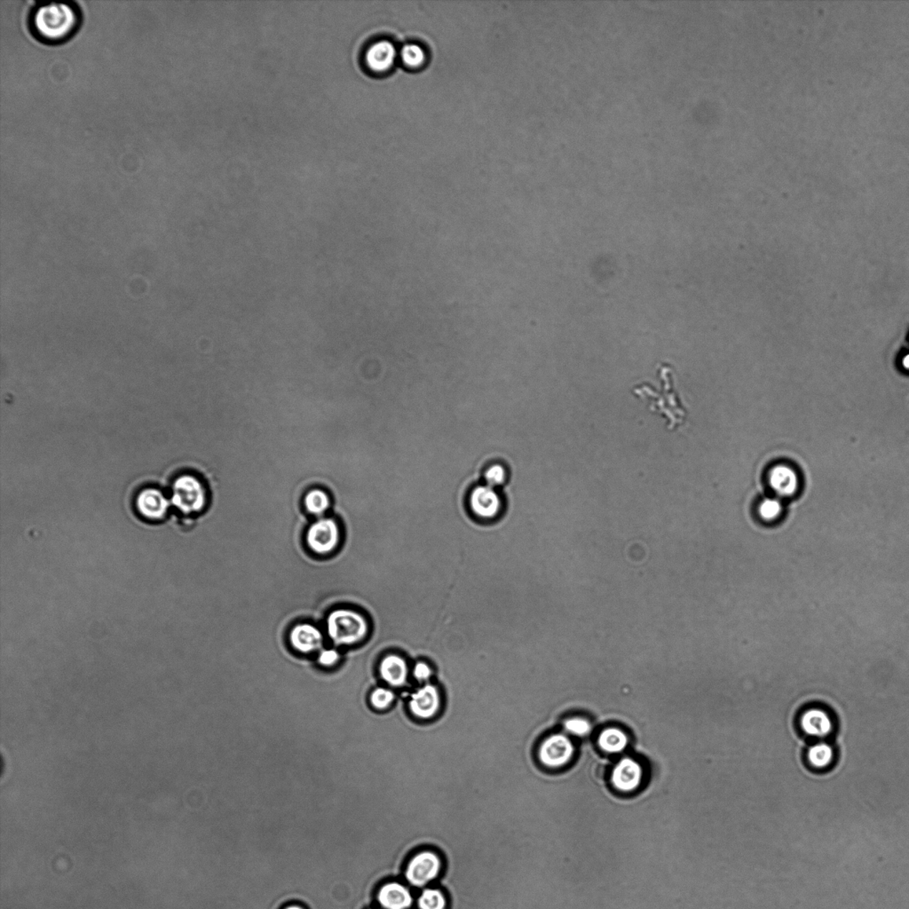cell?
Here are the masks:
<instances>
[{
    "mask_svg": "<svg viewBox=\"0 0 909 909\" xmlns=\"http://www.w3.org/2000/svg\"><path fill=\"white\" fill-rule=\"evenodd\" d=\"M81 16L73 2L39 3L29 16V28L39 41L57 45L78 31Z\"/></svg>",
    "mask_w": 909,
    "mask_h": 909,
    "instance_id": "6da1fadb",
    "label": "cell"
},
{
    "mask_svg": "<svg viewBox=\"0 0 909 909\" xmlns=\"http://www.w3.org/2000/svg\"><path fill=\"white\" fill-rule=\"evenodd\" d=\"M327 632L337 646H351L364 640L369 632L367 619L359 612L337 610L328 615Z\"/></svg>",
    "mask_w": 909,
    "mask_h": 909,
    "instance_id": "7a4b0ae2",
    "label": "cell"
},
{
    "mask_svg": "<svg viewBox=\"0 0 909 909\" xmlns=\"http://www.w3.org/2000/svg\"><path fill=\"white\" fill-rule=\"evenodd\" d=\"M171 492L172 505L184 515L199 513L207 507V487L197 476H179L172 483Z\"/></svg>",
    "mask_w": 909,
    "mask_h": 909,
    "instance_id": "3957f363",
    "label": "cell"
},
{
    "mask_svg": "<svg viewBox=\"0 0 909 909\" xmlns=\"http://www.w3.org/2000/svg\"><path fill=\"white\" fill-rule=\"evenodd\" d=\"M340 527L332 518H321L307 531V545L315 555H331L340 544Z\"/></svg>",
    "mask_w": 909,
    "mask_h": 909,
    "instance_id": "277c9868",
    "label": "cell"
},
{
    "mask_svg": "<svg viewBox=\"0 0 909 909\" xmlns=\"http://www.w3.org/2000/svg\"><path fill=\"white\" fill-rule=\"evenodd\" d=\"M442 866L441 857L438 854L432 851L420 852L407 864L405 879L409 885L421 888L439 877Z\"/></svg>",
    "mask_w": 909,
    "mask_h": 909,
    "instance_id": "5b68a950",
    "label": "cell"
},
{
    "mask_svg": "<svg viewBox=\"0 0 909 909\" xmlns=\"http://www.w3.org/2000/svg\"><path fill=\"white\" fill-rule=\"evenodd\" d=\"M575 747L567 736L556 734L549 736L541 743L538 758L542 765L552 769L560 768L572 760Z\"/></svg>",
    "mask_w": 909,
    "mask_h": 909,
    "instance_id": "8992f818",
    "label": "cell"
},
{
    "mask_svg": "<svg viewBox=\"0 0 909 909\" xmlns=\"http://www.w3.org/2000/svg\"><path fill=\"white\" fill-rule=\"evenodd\" d=\"M441 707V692L436 685L432 684L424 685L417 689L410 696L409 701L410 712L414 717L422 720H431L435 717Z\"/></svg>",
    "mask_w": 909,
    "mask_h": 909,
    "instance_id": "52a82bcc",
    "label": "cell"
},
{
    "mask_svg": "<svg viewBox=\"0 0 909 909\" xmlns=\"http://www.w3.org/2000/svg\"><path fill=\"white\" fill-rule=\"evenodd\" d=\"M169 507V500L164 497L162 491L156 487H146L135 500L137 512L141 518L149 522H159L166 518Z\"/></svg>",
    "mask_w": 909,
    "mask_h": 909,
    "instance_id": "ba28073f",
    "label": "cell"
},
{
    "mask_svg": "<svg viewBox=\"0 0 909 909\" xmlns=\"http://www.w3.org/2000/svg\"><path fill=\"white\" fill-rule=\"evenodd\" d=\"M643 768L633 758H625L615 765L611 780L613 786L622 793H632L640 786L643 780Z\"/></svg>",
    "mask_w": 909,
    "mask_h": 909,
    "instance_id": "9c48e42d",
    "label": "cell"
},
{
    "mask_svg": "<svg viewBox=\"0 0 909 909\" xmlns=\"http://www.w3.org/2000/svg\"><path fill=\"white\" fill-rule=\"evenodd\" d=\"M799 725L806 735L823 739L834 730V721L830 714L819 707L806 709L799 717Z\"/></svg>",
    "mask_w": 909,
    "mask_h": 909,
    "instance_id": "30bf717a",
    "label": "cell"
},
{
    "mask_svg": "<svg viewBox=\"0 0 909 909\" xmlns=\"http://www.w3.org/2000/svg\"><path fill=\"white\" fill-rule=\"evenodd\" d=\"M397 58V50L389 40H379L366 50L364 61L370 71L386 72L393 67Z\"/></svg>",
    "mask_w": 909,
    "mask_h": 909,
    "instance_id": "8fae6325",
    "label": "cell"
},
{
    "mask_svg": "<svg viewBox=\"0 0 909 909\" xmlns=\"http://www.w3.org/2000/svg\"><path fill=\"white\" fill-rule=\"evenodd\" d=\"M470 507L479 518L493 519L500 512V495L496 490L487 485L476 487L471 494Z\"/></svg>",
    "mask_w": 909,
    "mask_h": 909,
    "instance_id": "7c38bea8",
    "label": "cell"
},
{
    "mask_svg": "<svg viewBox=\"0 0 909 909\" xmlns=\"http://www.w3.org/2000/svg\"><path fill=\"white\" fill-rule=\"evenodd\" d=\"M324 636L320 630L310 624H302L294 627L289 633V642L295 650L302 654H310L322 647Z\"/></svg>",
    "mask_w": 909,
    "mask_h": 909,
    "instance_id": "4fadbf2b",
    "label": "cell"
},
{
    "mask_svg": "<svg viewBox=\"0 0 909 909\" xmlns=\"http://www.w3.org/2000/svg\"><path fill=\"white\" fill-rule=\"evenodd\" d=\"M377 900L384 909H408L412 907L413 897L404 885L392 882L381 887Z\"/></svg>",
    "mask_w": 909,
    "mask_h": 909,
    "instance_id": "5bb4252c",
    "label": "cell"
},
{
    "mask_svg": "<svg viewBox=\"0 0 909 909\" xmlns=\"http://www.w3.org/2000/svg\"><path fill=\"white\" fill-rule=\"evenodd\" d=\"M379 672L381 679L391 687H402L408 680V663L401 655H388L380 662Z\"/></svg>",
    "mask_w": 909,
    "mask_h": 909,
    "instance_id": "9a60e30c",
    "label": "cell"
},
{
    "mask_svg": "<svg viewBox=\"0 0 909 909\" xmlns=\"http://www.w3.org/2000/svg\"><path fill=\"white\" fill-rule=\"evenodd\" d=\"M798 476L793 468L779 465L773 467L769 474V485L782 497L793 496L798 490Z\"/></svg>",
    "mask_w": 909,
    "mask_h": 909,
    "instance_id": "2e32d148",
    "label": "cell"
},
{
    "mask_svg": "<svg viewBox=\"0 0 909 909\" xmlns=\"http://www.w3.org/2000/svg\"><path fill=\"white\" fill-rule=\"evenodd\" d=\"M601 750L610 754L621 753L628 746V736L624 731L617 727L605 729L597 739Z\"/></svg>",
    "mask_w": 909,
    "mask_h": 909,
    "instance_id": "e0dca14e",
    "label": "cell"
},
{
    "mask_svg": "<svg viewBox=\"0 0 909 909\" xmlns=\"http://www.w3.org/2000/svg\"><path fill=\"white\" fill-rule=\"evenodd\" d=\"M834 758L833 747L825 742L813 744L808 750V760L810 765L816 769L828 768L833 762Z\"/></svg>",
    "mask_w": 909,
    "mask_h": 909,
    "instance_id": "ac0fdd59",
    "label": "cell"
},
{
    "mask_svg": "<svg viewBox=\"0 0 909 909\" xmlns=\"http://www.w3.org/2000/svg\"><path fill=\"white\" fill-rule=\"evenodd\" d=\"M304 504H305L307 511L311 515L321 516L328 510L331 501H329L328 494L325 491L313 490L306 495Z\"/></svg>",
    "mask_w": 909,
    "mask_h": 909,
    "instance_id": "d6986e66",
    "label": "cell"
},
{
    "mask_svg": "<svg viewBox=\"0 0 909 909\" xmlns=\"http://www.w3.org/2000/svg\"><path fill=\"white\" fill-rule=\"evenodd\" d=\"M399 56L403 64L412 69L419 68L427 60L426 52L417 44H408L403 46Z\"/></svg>",
    "mask_w": 909,
    "mask_h": 909,
    "instance_id": "ffe728a7",
    "label": "cell"
},
{
    "mask_svg": "<svg viewBox=\"0 0 909 909\" xmlns=\"http://www.w3.org/2000/svg\"><path fill=\"white\" fill-rule=\"evenodd\" d=\"M446 904L444 895L438 889H424L417 900L419 909H444Z\"/></svg>",
    "mask_w": 909,
    "mask_h": 909,
    "instance_id": "44dd1931",
    "label": "cell"
},
{
    "mask_svg": "<svg viewBox=\"0 0 909 909\" xmlns=\"http://www.w3.org/2000/svg\"><path fill=\"white\" fill-rule=\"evenodd\" d=\"M395 695L391 689L377 687L369 695L370 705L376 710H383L389 707L394 701Z\"/></svg>",
    "mask_w": 909,
    "mask_h": 909,
    "instance_id": "7402d4cb",
    "label": "cell"
},
{
    "mask_svg": "<svg viewBox=\"0 0 909 909\" xmlns=\"http://www.w3.org/2000/svg\"><path fill=\"white\" fill-rule=\"evenodd\" d=\"M783 510V503L778 498H767L758 507V513L762 519L772 522L779 518Z\"/></svg>",
    "mask_w": 909,
    "mask_h": 909,
    "instance_id": "603a6c76",
    "label": "cell"
},
{
    "mask_svg": "<svg viewBox=\"0 0 909 909\" xmlns=\"http://www.w3.org/2000/svg\"><path fill=\"white\" fill-rule=\"evenodd\" d=\"M564 728L568 734L575 736H585L592 730L590 722L581 717H573L564 723Z\"/></svg>",
    "mask_w": 909,
    "mask_h": 909,
    "instance_id": "cb8c5ba5",
    "label": "cell"
},
{
    "mask_svg": "<svg viewBox=\"0 0 909 909\" xmlns=\"http://www.w3.org/2000/svg\"><path fill=\"white\" fill-rule=\"evenodd\" d=\"M505 480H507V472L500 465H492L485 472L486 485L493 487V489L502 485L505 482Z\"/></svg>",
    "mask_w": 909,
    "mask_h": 909,
    "instance_id": "d4e9b609",
    "label": "cell"
},
{
    "mask_svg": "<svg viewBox=\"0 0 909 909\" xmlns=\"http://www.w3.org/2000/svg\"><path fill=\"white\" fill-rule=\"evenodd\" d=\"M412 673L414 679L419 682V683H423V682H427L431 679L434 672H432L431 666L427 662L421 661L415 663Z\"/></svg>",
    "mask_w": 909,
    "mask_h": 909,
    "instance_id": "484cf974",
    "label": "cell"
},
{
    "mask_svg": "<svg viewBox=\"0 0 909 909\" xmlns=\"http://www.w3.org/2000/svg\"><path fill=\"white\" fill-rule=\"evenodd\" d=\"M340 655L335 650H322L318 656V662L322 666L332 667L335 665L339 661Z\"/></svg>",
    "mask_w": 909,
    "mask_h": 909,
    "instance_id": "4316f807",
    "label": "cell"
},
{
    "mask_svg": "<svg viewBox=\"0 0 909 909\" xmlns=\"http://www.w3.org/2000/svg\"><path fill=\"white\" fill-rule=\"evenodd\" d=\"M903 365L905 369H909V354L903 357Z\"/></svg>",
    "mask_w": 909,
    "mask_h": 909,
    "instance_id": "83f0119b",
    "label": "cell"
},
{
    "mask_svg": "<svg viewBox=\"0 0 909 909\" xmlns=\"http://www.w3.org/2000/svg\"><path fill=\"white\" fill-rule=\"evenodd\" d=\"M284 909H305V908L298 906V905H292V906L286 907Z\"/></svg>",
    "mask_w": 909,
    "mask_h": 909,
    "instance_id": "f1b7e54d",
    "label": "cell"
}]
</instances>
